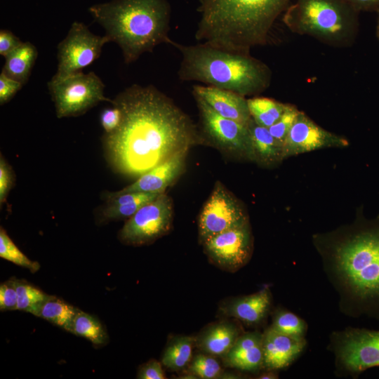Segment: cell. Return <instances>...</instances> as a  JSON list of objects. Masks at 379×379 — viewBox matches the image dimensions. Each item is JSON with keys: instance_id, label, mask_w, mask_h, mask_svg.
Instances as JSON below:
<instances>
[{"instance_id": "ab89813d", "label": "cell", "mask_w": 379, "mask_h": 379, "mask_svg": "<svg viewBox=\"0 0 379 379\" xmlns=\"http://www.w3.org/2000/svg\"><path fill=\"white\" fill-rule=\"evenodd\" d=\"M216 0H199V6L198 7V11L200 13H202L208 8H209Z\"/></svg>"}, {"instance_id": "277c9868", "label": "cell", "mask_w": 379, "mask_h": 379, "mask_svg": "<svg viewBox=\"0 0 379 379\" xmlns=\"http://www.w3.org/2000/svg\"><path fill=\"white\" fill-rule=\"evenodd\" d=\"M293 0H216L203 11L195 33L199 42L250 53L267 43L277 18Z\"/></svg>"}, {"instance_id": "5bb4252c", "label": "cell", "mask_w": 379, "mask_h": 379, "mask_svg": "<svg viewBox=\"0 0 379 379\" xmlns=\"http://www.w3.org/2000/svg\"><path fill=\"white\" fill-rule=\"evenodd\" d=\"M349 145L347 138L323 128L300 111L283 144V158L285 160L317 149L343 148Z\"/></svg>"}, {"instance_id": "4fadbf2b", "label": "cell", "mask_w": 379, "mask_h": 379, "mask_svg": "<svg viewBox=\"0 0 379 379\" xmlns=\"http://www.w3.org/2000/svg\"><path fill=\"white\" fill-rule=\"evenodd\" d=\"M204 251L220 267L234 272L250 260L253 237L250 222L215 234L203 243Z\"/></svg>"}, {"instance_id": "5b68a950", "label": "cell", "mask_w": 379, "mask_h": 379, "mask_svg": "<svg viewBox=\"0 0 379 379\" xmlns=\"http://www.w3.org/2000/svg\"><path fill=\"white\" fill-rule=\"evenodd\" d=\"M88 11L110 42L118 44L126 64L171 41L167 0H112L93 5Z\"/></svg>"}, {"instance_id": "44dd1931", "label": "cell", "mask_w": 379, "mask_h": 379, "mask_svg": "<svg viewBox=\"0 0 379 379\" xmlns=\"http://www.w3.org/2000/svg\"><path fill=\"white\" fill-rule=\"evenodd\" d=\"M249 130L253 162L259 166L275 167L284 161L283 145L271 134L268 128L257 124L252 119L248 124Z\"/></svg>"}, {"instance_id": "f35d334b", "label": "cell", "mask_w": 379, "mask_h": 379, "mask_svg": "<svg viewBox=\"0 0 379 379\" xmlns=\"http://www.w3.org/2000/svg\"><path fill=\"white\" fill-rule=\"evenodd\" d=\"M359 13L361 11H376L379 8V0H346Z\"/></svg>"}, {"instance_id": "e0dca14e", "label": "cell", "mask_w": 379, "mask_h": 379, "mask_svg": "<svg viewBox=\"0 0 379 379\" xmlns=\"http://www.w3.org/2000/svg\"><path fill=\"white\" fill-rule=\"evenodd\" d=\"M192 94L201 98L217 114L248 126L252 117L247 98L232 91L211 86L194 85Z\"/></svg>"}, {"instance_id": "74e56055", "label": "cell", "mask_w": 379, "mask_h": 379, "mask_svg": "<svg viewBox=\"0 0 379 379\" xmlns=\"http://www.w3.org/2000/svg\"><path fill=\"white\" fill-rule=\"evenodd\" d=\"M22 41L14 35L10 30L0 31V55L4 58L16 49Z\"/></svg>"}, {"instance_id": "83f0119b", "label": "cell", "mask_w": 379, "mask_h": 379, "mask_svg": "<svg viewBox=\"0 0 379 379\" xmlns=\"http://www.w3.org/2000/svg\"><path fill=\"white\" fill-rule=\"evenodd\" d=\"M14 281L18 295L17 310L37 316L41 307L51 295L25 281Z\"/></svg>"}, {"instance_id": "7402d4cb", "label": "cell", "mask_w": 379, "mask_h": 379, "mask_svg": "<svg viewBox=\"0 0 379 379\" xmlns=\"http://www.w3.org/2000/svg\"><path fill=\"white\" fill-rule=\"evenodd\" d=\"M37 55V49L32 43L22 42L5 57L6 61L1 72L24 85L29 79Z\"/></svg>"}, {"instance_id": "52a82bcc", "label": "cell", "mask_w": 379, "mask_h": 379, "mask_svg": "<svg viewBox=\"0 0 379 379\" xmlns=\"http://www.w3.org/2000/svg\"><path fill=\"white\" fill-rule=\"evenodd\" d=\"M327 349L334 356L335 375L357 378L379 366V331L351 326L334 331Z\"/></svg>"}, {"instance_id": "ac0fdd59", "label": "cell", "mask_w": 379, "mask_h": 379, "mask_svg": "<svg viewBox=\"0 0 379 379\" xmlns=\"http://www.w3.org/2000/svg\"><path fill=\"white\" fill-rule=\"evenodd\" d=\"M272 296L268 286L251 295L236 297L222 303L220 310L250 326L262 324L270 313Z\"/></svg>"}, {"instance_id": "7a4b0ae2", "label": "cell", "mask_w": 379, "mask_h": 379, "mask_svg": "<svg viewBox=\"0 0 379 379\" xmlns=\"http://www.w3.org/2000/svg\"><path fill=\"white\" fill-rule=\"evenodd\" d=\"M325 274L344 315L379 320V214L357 208L352 222L312 234Z\"/></svg>"}, {"instance_id": "3957f363", "label": "cell", "mask_w": 379, "mask_h": 379, "mask_svg": "<svg viewBox=\"0 0 379 379\" xmlns=\"http://www.w3.org/2000/svg\"><path fill=\"white\" fill-rule=\"evenodd\" d=\"M169 44L180 53L178 76L182 81H199L245 97L257 96L270 85L271 69L250 53L231 51L206 42L183 45L171 40Z\"/></svg>"}, {"instance_id": "30bf717a", "label": "cell", "mask_w": 379, "mask_h": 379, "mask_svg": "<svg viewBox=\"0 0 379 379\" xmlns=\"http://www.w3.org/2000/svg\"><path fill=\"white\" fill-rule=\"evenodd\" d=\"M108 42L105 35H95L84 23L74 22L66 37L58 44V68L49 81L58 82L81 72L100 57Z\"/></svg>"}, {"instance_id": "9c48e42d", "label": "cell", "mask_w": 379, "mask_h": 379, "mask_svg": "<svg viewBox=\"0 0 379 379\" xmlns=\"http://www.w3.org/2000/svg\"><path fill=\"white\" fill-rule=\"evenodd\" d=\"M193 95L199 110L198 128L206 142L238 159L253 161L248 126L219 115L201 98Z\"/></svg>"}, {"instance_id": "d4e9b609", "label": "cell", "mask_w": 379, "mask_h": 379, "mask_svg": "<svg viewBox=\"0 0 379 379\" xmlns=\"http://www.w3.org/2000/svg\"><path fill=\"white\" fill-rule=\"evenodd\" d=\"M78 309L62 300L51 295L42 305L37 317L72 332L74 319Z\"/></svg>"}, {"instance_id": "d6986e66", "label": "cell", "mask_w": 379, "mask_h": 379, "mask_svg": "<svg viewBox=\"0 0 379 379\" xmlns=\"http://www.w3.org/2000/svg\"><path fill=\"white\" fill-rule=\"evenodd\" d=\"M263 333H241L223 357L225 366L246 372L257 373L264 368Z\"/></svg>"}, {"instance_id": "7c38bea8", "label": "cell", "mask_w": 379, "mask_h": 379, "mask_svg": "<svg viewBox=\"0 0 379 379\" xmlns=\"http://www.w3.org/2000/svg\"><path fill=\"white\" fill-rule=\"evenodd\" d=\"M173 215V201L164 192L129 218L119 237L122 242L133 246L153 242L170 230Z\"/></svg>"}, {"instance_id": "1f68e13d", "label": "cell", "mask_w": 379, "mask_h": 379, "mask_svg": "<svg viewBox=\"0 0 379 379\" xmlns=\"http://www.w3.org/2000/svg\"><path fill=\"white\" fill-rule=\"evenodd\" d=\"M299 112L295 106L288 104L281 117L268 128L273 137L282 145Z\"/></svg>"}, {"instance_id": "e575fe53", "label": "cell", "mask_w": 379, "mask_h": 379, "mask_svg": "<svg viewBox=\"0 0 379 379\" xmlns=\"http://www.w3.org/2000/svg\"><path fill=\"white\" fill-rule=\"evenodd\" d=\"M22 86L23 84L20 82L1 72L0 74V104L2 105L8 102Z\"/></svg>"}, {"instance_id": "d590c367", "label": "cell", "mask_w": 379, "mask_h": 379, "mask_svg": "<svg viewBox=\"0 0 379 379\" xmlns=\"http://www.w3.org/2000/svg\"><path fill=\"white\" fill-rule=\"evenodd\" d=\"M122 118L120 109L113 105L111 108L105 109L100 114V123L105 133H109L119 126Z\"/></svg>"}, {"instance_id": "6da1fadb", "label": "cell", "mask_w": 379, "mask_h": 379, "mask_svg": "<svg viewBox=\"0 0 379 379\" xmlns=\"http://www.w3.org/2000/svg\"><path fill=\"white\" fill-rule=\"evenodd\" d=\"M112 104L122 118L102 142L107 162L124 176L137 179L178 152L206 142L190 117L154 86L133 84Z\"/></svg>"}, {"instance_id": "8fae6325", "label": "cell", "mask_w": 379, "mask_h": 379, "mask_svg": "<svg viewBox=\"0 0 379 379\" xmlns=\"http://www.w3.org/2000/svg\"><path fill=\"white\" fill-rule=\"evenodd\" d=\"M249 222L241 202L220 181H217L205 202L198 222L203 244L211 237Z\"/></svg>"}, {"instance_id": "2e32d148", "label": "cell", "mask_w": 379, "mask_h": 379, "mask_svg": "<svg viewBox=\"0 0 379 379\" xmlns=\"http://www.w3.org/2000/svg\"><path fill=\"white\" fill-rule=\"evenodd\" d=\"M263 333L264 368L279 371L289 366L307 346L305 338L279 333L270 326Z\"/></svg>"}, {"instance_id": "d6a6232c", "label": "cell", "mask_w": 379, "mask_h": 379, "mask_svg": "<svg viewBox=\"0 0 379 379\" xmlns=\"http://www.w3.org/2000/svg\"><path fill=\"white\" fill-rule=\"evenodd\" d=\"M14 173L2 154L0 156V205L4 204L13 186Z\"/></svg>"}, {"instance_id": "ba28073f", "label": "cell", "mask_w": 379, "mask_h": 379, "mask_svg": "<svg viewBox=\"0 0 379 379\" xmlns=\"http://www.w3.org/2000/svg\"><path fill=\"white\" fill-rule=\"evenodd\" d=\"M47 85L59 119L81 115L100 102H112L105 96V84L93 72H79Z\"/></svg>"}, {"instance_id": "ffe728a7", "label": "cell", "mask_w": 379, "mask_h": 379, "mask_svg": "<svg viewBox=\"0 0 379 379\" xmlns=\"http://www.w3.org/2000/svg\"><path fill=\"white\" fill-rule=\"evenodd\" d=\"M241 334L233 322L223 321L205 327L196 338V346L203 353L224 357Z\"/></svg>"}, {"instance_id": "836d02e7", "label": "cell", "mask_w": 379, "mask_h": 379, "mask_svg": "<svg viewBox=\"0 0 379 379\" xmlns=\"http://www.w3.org/2000/svg\"><path fill=\"white\" fill-rule=\"evenodd\" d=\"M18 295L15 281L9 280L0 286L1 310H17Z\"/></svg>"}, {"instance_id": "603a6c76", "label": "cell", "mask_w": 379, "mask_h": 379, "mask_svg": "<svg viewBox=\"0 0 379 379\" xmlns=\"http://www.w3.org/2000/svg\"><path fill=\"white\" fill-rule=\"evenodd\" d=\"M196 338L176 335L167 343L161 357L162 364L171 371H178L188 366L192 359Z\"/></svg>"}, {"instance_id": "f546056e", "label": "cell", "mask_w": 379, "mask_h": 379, "mask_svg": "<svg viewBox=\"0 0 379 379\" xmlns=\"http://www.w3.org/2000/svg\"><path fill=\"white\" fill-rule=\"evenodd\" d=\"M0 257L17 265L36 272L40 267L37 262L29 259L13 243L5 230L0 229Z\"/></svg>"}, {"instance_id": "8992f818", "label": "cell", "mask_w": 379, "mask_h": 379, "mask_svg": "<svg viewBox=\"0 0 379 379\" xmlns=\"http://www.w3.org/2000/svg\"><path fill=\"white\" fill-rule=\"evenodd\" d=\"M359 14L346 0H295L282 20L294 33L331 46L347 48L357 36Z\"/></svg>"}, {"instance_id": "b9f144b4", "label": "cell", "mask_w": 379, "mask_h": 379, "mask_svg": "<svg viewBox=\"0 0 379 379\" xmlns=\"http://www.w3.org/2000/svg\"><path fill=\"white\" fill-rule=\"evenodd\" d=\"M377 13H378V22H377V27H376V34H377V36L379 39V8L376 11Z\"/></svg>"}, {"instance_id": "cb8c5ba5", "label": "cell", "mask_w": 379, "mask_h": 379, "mask_svg": "<svg viewBox=\"0 0 379 379\" xmlns=\"http://www.w3.org/2000/svg\"><path fill=\"white\" fill-rule=\"evenodd\" d=\"M247 100L252 119L257 124L266 128H270L281 117L288 105L258 95Z\"/></svg>"}, {"instance_id": "8d00e7d4", "label": "cell", "mask_w": 379, "mask_h": 379, "mask_svg": "<svg viewBox=\"0 0 379 379\" xmlns=\"http://www.w3.org/2000/svg\"><path fill=\"white\" fill-rule=\"evenodd\" d=\"M137 378L140 379H164L166 375L161 364L157 360L152 359L140 368Z\"/></svg>"}, {"instance_id": "9a60e30c", "label": "cell", "mask_w": 379, "mask_h": 379, "mask_svg": "<svg viewBox=\"0 0 379 379\" xmlns=\"http://www.w3.org/2000/svg\"><path fill=\"white\" fill-rule=\"evenodd\" d=\"M189 151L182 150L170 159L142 174L130 185L115 192H109L106 197L131 192L164 193L183 173Z\"/></svg>"}, {"instance_id": "f1b7e54d", "label": "cell", "mask_w": 379, "mask_h": 379, "mask_svg": "<svg viewBox=\"0 0 379 379\" xmlns=\"http://www.w3.org/2000/svg\"><path fill=\"white\" fill-rule=\"evenodd\" d=\"M159 192H145L138 199L120 205L107 204L102 212V218L105 220H121L129 218L133 215L142 206L157 199Z\"/></svg>"}, {"instance_id": "60d3db41", "label": "cell", "mask_w": 379, "mask_h": 379, "mask_svg": "<svg viewBox=\"0 0 379 379\" xmlns=\"http://www.w3.org/2000/svg\"><path fill=\"white\" fill-rule=\"evenodd\" d=\"M277 371L267 370L266 372L261 374L258 378H278V375L276 373Z\"/></svg>"}, {"instance_id": "484cf974", "label": "cell", "mask_w": 379, "mask_h": 379, "mask_svg": "<svg viewBox=\"0 0 379 379\" xmlns=\"http://www.w3.org/2000/svg\"><path fill=\"white\" fill-rule=\"evenodd\" d=\"M71 333L84 337L97 345L105 344L107 340V333L100 321L79 310L74 319Z\"/></svg>"}, {"instance_id": "4316f807", "label": "cell", "mask_w": 379, "mask_h": 379, "mask_svg": "<svg viewBox=\"0 0 379 379\" xmlns=\"http://www.w3.org/2000/svg\"><path fill=\"white\" fill-rule=\"evenodd\" d=\"M270 327L274 331L295 337L305 338L308 325L295 313L279 307L272 314Z\"/></svg>"}, {"instance_id": "4dcf8cb0", "label": "cell", "mask_w": 379, "mask_h": 379, "mask_svg": "<svg viewBox=\"0 0 379 379\" xmlns=\"http://www.w3.org/2000/svg\"><path fill=\"white\" fill-rule=\"evenodd\" d=\"M188 369L190 373L199 378H223V370L216 357L201 352L192 357Z\"/></svg>"}]
</instances>
